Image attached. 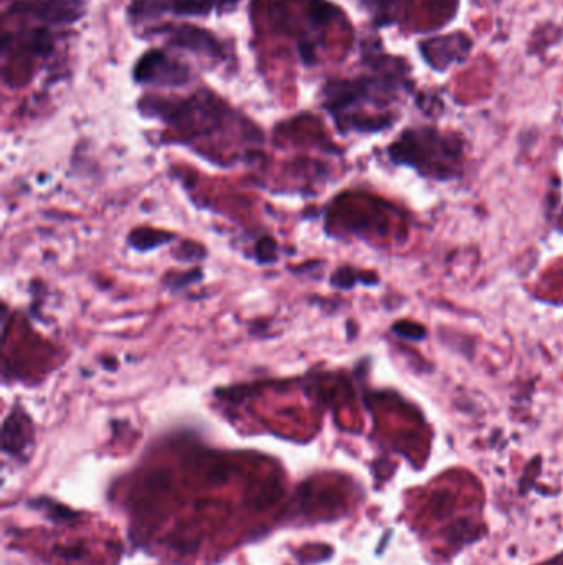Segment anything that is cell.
<instances>
[{
    "label": "cell",
    "instance_id": "cell-1",
    "mask_svg": "<svg viewBox=\"0 0 563 565\" xmlns=\"http://www.w3.org/2000/svg\"><path fill=\"white\" fill-rule=\"evenodd\" d=\"M136 76L141 81H159V83L177 85L185 80L187 73L184 68L174 65V62L169 60L164 53L154 52L142 58L136 70Z\"/></svg>",
    "mask_w": 563,
    "mask_h": 565
}]
</instances>
